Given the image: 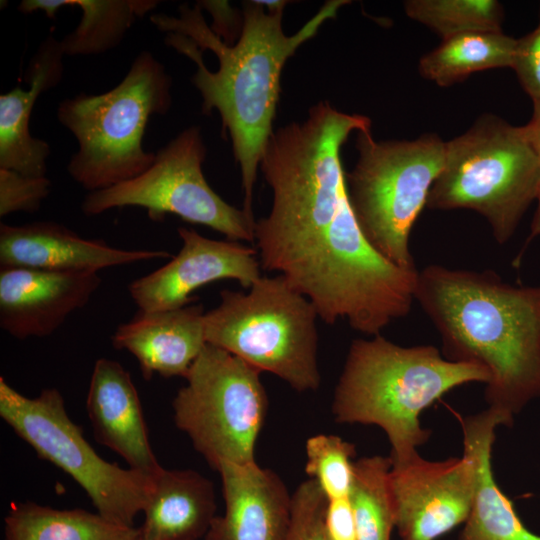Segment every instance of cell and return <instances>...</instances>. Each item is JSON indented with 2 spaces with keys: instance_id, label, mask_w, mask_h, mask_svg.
<instances>
[{
  "instance_id": "cell-1",
  "label": "cell",
  "mask_w": 540,
  "mask_h": 540,
  "mask_svg": "<svg viewBox=\"0 0 540 540\" xmlns=\"http://www.w3.org/2000/svg\"><path fill=\"white\" fill-rule=\"evenodd\" d=\"M344 0L327 1L296 33L286 35V1H247L237 42L226 44L204 20L198 4L180 5L178 16L154 13L152 24L164 42L196 64L191 81L203 114L216 110L241 171L243 211L252 220L253 192L264 147L273 132L282 69L295 51L335 18Z\"/></svg>"
},
{
  "instance_id": "cell-2",
  "label": "cell",
  "mask_w": 540,
  "mask_h": 540,
  "mask_svg": "<svg viewBox=\"0 0 540 540\" xmlns=\"http://www.w3.org/2000/svg\"><path fill=\"white\" fill-rule=\"evenodd\" d=\"M415 301L447 359L488 372L489 408L513 420L540 397V285L515 286L491 270L432 264L418 270Z\"/></svg>"
},
{
  "instance_id": "cell-3",
  "label": "cell",
  "mask_w": 540,
  "mask_h": 540,
  "mask_svg": "<svg viewBox=\"0 0 540 540\" xmlns=\"http://www.w3.org/2000/svg\"><path fill=\"white\" fill-rule=\"evenodd\" d=\"M489 381L479 365L447 359L432 345L401 346L381 334L351 343L334 390L339 423L372 424L387 435L392 466L418 453L430 431L421 413L459 386Z\"/></svg>"
},
{
  "instance_id": "cell-4",
  "label": "cell",
  "mask_w": 540,
  "mask_h": 540,
  "mask_svg": "<svg viewBox=\"0 0 540 540\" xmlns=\"http://www.w3.org/2000/svg\"><path fill=\"white\" fill-rule=\"evenodd\" d=\"M171 88L165 66L150 51H142L114 88L62 100L57 119L78 143L67 163L71 178L93 192L145 172L156 153L144 149V133L151 116L171 109Z\"/></svg>"
},
{
  "instance_id": "cell-5",
  "label": "cell",
  "mask_w": 540,
  "mask_h": 540,
  "mask_svg": "<svg viewBox=\"0 0 540 540\" xmlns=\"http://www.w3.org/2000/svg\"><path fill=\"white\" fill-rule=\"evenodd\" d=\"M539 190V158L523 126L487 113L445 142L443 167L426 206L475 211L488 222L496 242L503 245L537 201Z\"/></svg>"
},
{
  "instance_id": "cell-6",
  "label": "cell",
  "mask_w": 540,
  "mask_h": 540,
  "mask_svg": "<svg viewBox=\"0 0 540 540\" xmlns=\"http://www.w3.org/2000/svg\"><path fill=\"white\" fill-rule=\"evenodd\" d=\"M318 318L313 303L283 276H261L248 292H220L219 304L204 315L205 339L298 392L316 391Z\"/></svg>"
},
{
  "instance_id": "cell-7",
  "label": "cell",
  "mask_w": 540,
  "mask_h": 540,
  "mask_svg": "<svg viewBox=\"0 0 540 540\" xmlns=\"http://www.w3.org/2000/svg\"><path fill=\"white\" fill-rule=\"evenodd\" d=\"M356 149L357 162L345 180L364 236L395 265L417 269L410 234L443 167L445 141L435 133L375 140L370 128L356 132Z\"/></svg>"
},
{
  "instance_id": "cell-8",
  "label": "cell",
  "mask_w": 540,
  "mask_h": 540,
  "mask_svg": "<svg viewBox=\"0 0 540 540\" xmlns=\"http://www.w3.org/2000/svg\"><path fill=\"white\" fill-rule=\"evenodd\" d=\"M0 417L38 454L67 473L106 520L133 527L154 489L155 476L104 460L68 416L55 388L30 398L0 378Z\"/></svg>"
},
{
  "instance_id": "cell-9",
  "label": "cell",
  "mask_w": 540,
  "mask_h": 540,
  "mask_svg": "<svg viewBox=\"0 0 540 540\" xmlns=\"http://www.w3.org/2000/svg\"><path fill=\"white\" fill-rule=\"evenodd\" d=\"M260 371L206 344L172 402L176 426L217 470L223 463L250 464L268 398Z\"/></svg>"
},
{
  "instance_id": "cell-10",
  "label": "cell",
  "mask_w": 540,
  "mask_h": 540,
  "mask_svg": "<svg viewBox=\"0 0 540 540\" xmlns=\"http://www.w3.org/2000/svg\"><path fill=\"white\" fill-rule=\"evenodd\" d=\"M205 157L201 129L192 125L160 148L153 164L139 176L88 192L81 210L95 216L113 208L141 207L153 220L173 214L183 221L207 226L227 240L254 242L256 221L211 188L202 170Z\"/></svg>"
},
{
  "instance_id": "cell-11",
  "label": "cell",
  "mask_w": 540,
  "mask_h": 540,
  "mask_svg": "<svg viewBox=\"0 0 540 540\" xmlns=\"http://www.w3.org/2000/svg\"><path fill=\"white\" fill-rule=\"evenodd\" d=\"M475 481V463L466 451L443 461H429L417 454L392 466L395 527L402 540H436L465 523Z\"/></svg>"
},
{
  "instance_id": "cell-12",
  "label": "cell",
  "mask_w": 540,
  "mask_h": 540,
  "mask_svg": "<svg viewBox=\"0 0 540 540\" xmlns=\"http://www.w3.org/2000/svg\"><path fill=\"white\" fill-rule=\"evenodd\" d=\"M177 232L182 240L178 254L128 286L139 310L181 308L197 300L191 294L209 283L232 279L249 289L261 277L256 249L238 241L210 239L190 228L179 227Z\"/></svg>"
},
{
  "instance_id": "cell-13",
  "label": "cell",
  "mask_w": 540,
  "mask_h": 540,
  "mask_svg": "<svg viewBox=\"0 0 540 540\" xmlns=\"http://www.w3.org/2000/svg\"><path fill=\"white\" fill-rule=\"evenodd\" d=\"M101 284L98 272L0 270V327L17 339L53 334Z\"/></svg>"
},
{
  "instance_id": "cell-14",
  "label": "cell",
  "mask_w": 540,
  "mask_h": 540,
  "mask_svg": "<svg viewBox=\"0 0 540 540\" xmlns=\"http://www.w3.org/2000/svg\"><path fill=\"white\" fill-rule=\"evenodd\" d=\"M169 257L171 254L164 250L116 248L102 240L81 237L53 221L19 226L0 224L1 268L99 272L113 266Z\"/></svg>"
},
{
  "instance_id": "cell-15",
  "label": "cell",
  "mask_w": 540,
  "mask_h": 540,
  "mask_svg": "<svg viewBox=\"0 0 540 540\" xmlns=\"http://www.w3.org/2000/svg\"><path fill=\"white\" fill-rule=\"evenodd\" d=\"M220 474L225 512L216 516L205 540H286L292 496L272 470L223 463Z\"/></svg>"
},
{
  "instance_id": "cell-16",
  "label": "cell",
  "mask_w": 540,
  "mask_h": 540,
  "mask_svg": "<svg viewBox=\"0 0 540 540\" xmlns=\"http://www.w3.org/2000/svg\"><path fill=\"white\" fill-rule=\"evenodd\" d=\"M86 408L96 440L136 471L156 476L162 467L152 450L137 389L117 361L100 358L93 367Z\"/></svg>"
},
{
  "instance_id": "cell-17",
  "label": "cell",
  "mask_w": 540,
  "mask_h": 540,
  "mask_svg": "<svg viewBox=\"0 0 540 540\" xmlns=\"http://www.w3.org/2000/svg\"><path fill=\"white\" fill-rule=\"evenodd\" d=\"M204 309L201 304L161 311L139 310L120 324L111 340L138 361L143 377H185L205 347Z\"/></svg>"
},
{
  "instance_id": "cell-18",
  "label": "cell",
  "mask_w": 540,
  "mask_h": 540,
  "mask_svg": "<svg viewBox=\"0 0 540 540\" xmlns=\"http://www.w3.org/2000/svg\"><path fill=\"white\" fill-rule=\"evenodd\" d=\"M64 54L60 41L47 36L29 61L24 80L0 95V168L20 174L44 177L50 145L30 134L29 122L38 97L57 86L63 76Z\"/></svg>"
},
{
  "instance_id": "cell-19",
  "label": "cell",
  "mask_w": 540,
  "mask_h": 540,
  "mask_svg": "<svg viewBox=\"0 0 540 540\" xmlns=\"http://www.w3.org/2000/svg\"><path fill=\"white\" fill-rule=\"evenodd\" d=\"M512 423L505 414L489 407L461 419L463 451L474 460L476 481L471 511L460 540H540V535L522 523L493 476L491 453L496 428Z\"/></svg>"
},
{
  "instance_id": "cell-20",
  "label": "cell",
  "mask_w": 540,
  "mask_h": 540,
  "mask_svg": "<svg viewBox=\"0 0 540 540\" xmlns=\"http://www.w3.org/2000/svg\"><path fill=\"white\" fill-rule=\"evenodd\" d=\"M211 481L194 470H162L139 528L142 540H198L205 536L215 516Z\"/></svg>"
},
{
  "instance_id": "cell-21",
  "label": "cell",
  "mask_w": 540,
  "mask_h": 540,
  "mask_svg": "<svg viewBox=\"0 0 540 540\" xmlns=\"http://www.w3.org/2000/svg\"><path fill=\"white\" fill-rule=\"evenodd\" d=\"M158 4L156 0H29L26 9L54 19L65 6L80 8L79 24L60 40V46L64 56H89L117 47L136 20Z\"/></svg>"
},
{
  "instance_id": "cell-22",
  "label": "cell",
  "mask_w": 540,
  "mask_h": 540,
  "mask_svg": "<svg viewBox=\"0 0 540 540\" xmlns=\"http://www.w3.org/2000/svg\"><path fill=\"white\" fill-rule=\"evenodd\" d=\"M516 38L500 32H470L443 39L424 54L420 75L441 87L464 81L489 69L511 68Z\"/></svg>"
},
{
  "instance_id": "cell-23",
  "label": "cell",
  "mask_w": 540,
  "mask_h": 540,
  "mask_svg": "<svg viewBox=\"0 0 540 540\" xmlns=\"http://www.w3.org/2000/svg\"><path fill=\"white\" fill-rule=\"evenodd\" d=\"M138 528L114 524L98 513L12 502L4 540H130Z\"/></svg>"
},
{
  "instance_id": "cell-24",
  "label": "cell",
  "mask_w": 540,
  "mask_h": 540,
  "mask_svg": "<svg viewBox=\"0 0 540 540\" xmlns=\"http://www.w3.org/2000/svg\"><path fill=\"white\" fill-rule=\"evenodd\" d=\"M392 461L379 455L354 463L350 500L357 540H390L395 527V508L390 485Z\"/></svg>"
},
{
  "instance_id": "cell-25",
  "label": "cell",
  "mask_w": 540,
  "mask_h": 540,
  "mask_svg": "<svg viewBox=\"0 0 540 540\" xmlns=\"http://www.w3.org/2000/svg\"><path fill=\"white\" fill-rule=\"evenodd\" d=\"M404 10L442 40L470 32H500L504 18L496 0H408Z\"/></svg>"
},
{
  "instance_id": "cell-26",
  "label": "cell",
  "mask_w": 540,
  "mask_h": 540,
  "mask_svg": "<svg viewBox=\"0 0 540 540\" xmlns=\"http://www.w3.org/2000/svg\"><path fill=\"white\" fill-rule=\"evenodd\" d=\"M305 471L322 489L327 500L350 497L354 478L355 447L335 435L307 439Z\"/></svg>"
},
{
  "instance_id": "cell-27",
  "label": "cell",
  "mask_w": 540,
  "mask_h": 540,
  "mask_svg": "<svg viewBox=\"0 0 540 540\" xmlns=\"http://www.w3.org/2000/svg\"><path fill=\"white\" fill-rule=\"evenodd\" d=\"M327 498L309 478L292 495L291 521L286 540H330L325 525Z\"/></svg>"
},
{
  "instance_id": "cell-28",
  "label": "cell",
  "mask_w": 540,
  "mask_h": 540,
  "mask_svg": "<svg viewBox=\"0 0 540 540\" xmlns=\"http://www.w3.org/2000/svg\"><path fill=\"white\" fill-rule=\"evenodd\" d=\"M51 181L0 168V216L16 212L34 213L49 195Z\"/></svg>"
},
{
  "instance_id": "cell-29",
  "label": "cell",
  "mask_w": 540,
  "mask_h": 540,
  "mask_svg": "<svg viewBox=\"0 0 540 540\" xmlns=\"http://www.w3.org/2000/svg\"><path fill=\"white\" fill-rule=\"evenodd\" d=\"M511 69L532 102H540V21L534 30L517 39Z\"/></svg>"
},
{
  "instance_id": "cell-30",
  "label": "cell",
  "mask_w": 540,
  "mask_h": 540,
  "mask_svg": "<svg viewBox=\"0 0 540 540\" xmlns=\"http://www.w3.org/2000/svg\"><path fill=\"white\" fill-rule=\"evenodd\" d=\"M325 525L330 540H357L350 497L327 500Z\"/></svg>"
},
{
  "instance_id": "cell-31",
  "label": "cell",
  "mask_w": 540,
  "mask_h": 540,
  "mask_svg": "<svg viewBox=\"0 0 540 540\" xmlns=\"http://www.w3.org/2000/svg\"><path fill=\"white\" fill-rule=\"evenodd\" d=\"M197 4L212 16L211 30L226 44H233L236 28L241 31L243 17H239L226 1H199Z\"/></svg>"
},
{
  "instance_id": "cell-32",
  "label": "cell",
  "mask_w": 540,
  "mask_h": 540,
  "mask_svg": "<svg viewBox=\"0 0 540 540\" xmlns=\"http://www.w3.org/2000/svg\"><path fill=\"white\" fill-rule=\"evenodd\" d=\"M524 132L534 147L540 163V102L533 103L532 116L528 123L523 125ZM540 236V190L537 198V207L532 218L530 233L526 240L527 245L529 242Z\"/></svg>"
},
{
  "instance_id": "cell-33",
  "label": "cell",
  "mask_w": 540,
  "mask_h": 540,
  "mask_svg": "<svg viewBox=\"0 0 540 540\" xmlns=\"http://www.w3.org/2000/svg\"><path fill=\"white\" fill-rule=\"evenodd\" d=\"M130 540H142L139 528H138V533L134 537H132Z\"/></svg>"
}]
</instances>
